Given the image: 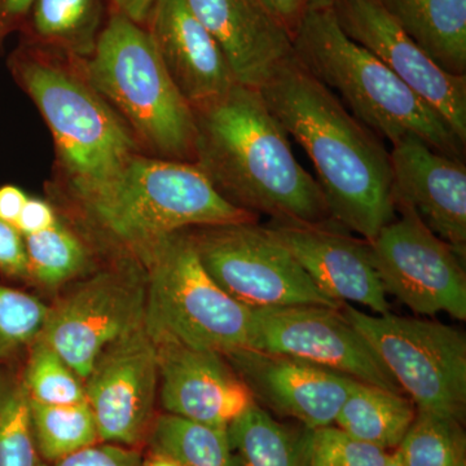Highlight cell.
Instances as JSON below:
<instances>
[{"label":"cell","mask_w":466,"mask_h":466,"mask_svg":"<svg viewBox=\"0 0 466 466\" xmlns=\"http://www.w3.org/2000/svg\"><path fill=\"white\" fill-rule=\"evenodd\" d=\"M403 466H466L462 422L417 410L412 425L395 450Z\"/></svg>","instance_id":"83f0119b"},{"label":"cell","mask_w":466,"mask_h":466,"mask_svg":"<svg viewBox=\"0 0 466 466\" xmlns=\"http://www.w3.org/2000/svg\"><path fill=\"white\" fill-rule=\"evenodd\" d=\"M308 11H323L333 7L337 0H305Z\"/></svg>","instance_id":"ab89813d"},{"label":"cell","mask_w":466,"mask_h":466,"mask_svg":"<svg viewBox=\"0 0 466 466\" xmlns=\"http://www.w3.org/2000/svg\"><path fill=\"white\" fill-rule=\"evenodd\" d=\"M300 466H383L386 451L355 440L337 426L302 431Z\"/></svg>","instance_id":"1f68e13d"},{"label":"cell","mask_w":466,"mask_h":466,"mask_svg":"<svg viewBox=\"0 0 466 466\" xmlns=\"http://www.w3.org/2000/svg\"><path fill=\"white\" fill-rule=\"evenodd\" d=\"M48 305L33 294L0 284V364L14 363L42 334Z\"/></svg>","instance_id":"4dcf8cb0"},{"label":"cell","mask_w":466,"mask_h":466,"mask_svg":"<svg viewBox=\"0 0 466 466\" xmlns=\"http://www.w3.org/2000/svg\"><path fill=\"white\" fill-rule=\"evenodd\" d=\"M238 466H300L302 433L276 421L258 404L227 428Z\"/></svg>","instance_id":"484cf974"},{"label":"cell","mask_w":466,"mask_h":466,"mask_svg":"<svg viewBox=\"0 0 466 466\" xmlns=\"http://www.w3.org/2000/svg\"><path fill=\"white\" fill-rule=\"evenodd\" d=\"M20 370L0 364V466L41 464Z\"/></svg>","instance_id":"f1b7e54d"},{"label":"cell","mask_w":466,"mask_h":466,"mask_svg":"<svg viewBox=\"0 0 466 466\" xmlns=\"http://www.w3.org/2000/svg\"><path fill=\"white\" fill-rule=\"evenodd\" d=\"M29 283L33 287L57 294L91 272L101 260L87 240L66 218L45 231L24 236Z\"/></svg>","instance_id":"603a6c76"},{"label":"cell","mask_w":466,"mask_h":466,"mask_svg":"<svg viewBox=\"0 0 466 466\" xmlns=\"http://www.w3.org/2000/svg\"><path fill=\"white\" fill-rule=\"evenodd\" d=\"M223 357L249 389L256 403L299 420L306 429L333 425L359 383L328 368L256 349H241Z\"/></svg>","instance_id":"9a60e30c"},{"label":"cell","mask_w":466,"mask_h":466,"mask_svg":"<svg viewBox=\"0 0 466 466\" xmlns=\"http://www.w3.org/2000/svg\"><path fill=\"white\" fill-rule=\"evenodd\" d=\"M267 7L271 9L288 32L294 36L302 23L303 17L308 14V5L305 0H263Z\"/></svg>","instance_id":"8d00e7d4"},{"label":"cell","mask_w":466,"mask_h":466,"mask_svg":"<svg viewBox=\"0 0 466 466\" xmlns=\"http://www.w3.org/2000/svg\"><path fill=\"white\" fill-rule=\"evenodd\" d=\"M193 113V164L229 204L274 222L337 225L318 180L294 157L287 131L259 90L236 84Z\"/></svg>","instance_id":"3957f363"},{"label":"cell","mask_w":466,"mask_h":466,"mask_svg":"<svg viewBox=\"0 0 466 466\" xmlns=\"http://www.w3.org/2000/svg\"><path fill=\"white\" fill-rule=\"evenodd\" d=\"M268 228L329 299L341 305L358 303L377 315L390 312L367 240L351 238L337 225L272 222Z\"/></svg>","instance_id":"ac0fdd59"},{"label":"cell","mask_w":466,"mask_h":466,"mask_svg":"<svg viewBox=\"0 0 466 466\" xmlns=\"http://www.w3.org/2000/svg\"><path fill=\"white\" fill-rule=\"evenodd\" d=\"M330 9L350 39L381 60L466 143V76L435 64L379 0H337Z\"/></svg>","instance_id":"5bb4252c"},{"label":"cell","mask_w":466,"mask_h":466,"mask_svg":"<svg viewBox=\"0 0 466 466\" xmlns=\"http://www.w3.org/2000/svg\"><path fill=\"white\" fill-rule=\"evenodd\" d=\"M139 260L147 278L144 324L153 339L222 355L251 349L253 309L211 279L187 229L161 238Z\"/></svg>","instance_id":"52a82bcc"},{"label":"cell","mask_w":466,"mask_h":466,"mask_svg":"<svg viewBox=\"0 0 466 466\" xmlns=\"http://www.w3.org/2000/svg\"><path fill=\"white\" fill-rule=\"evenodd\" d=\"M150 452L179 466H238L227 428L157 415L147 437Z\"/></svg>","instance_id":"d4e9b609"},{"label":"cell","mask_w":466,"mask_h":466,"mask_svg":"<svg viewBox=\"0 0 466 466\" xmlns=\"http://www.w3.org/2000/svg\"><path fill=\"white\" fill-rule=\"evenodd\" d=\"M395 208L412 210L426 228L450 244L462 258L466 251V167L419 137L392 146Z\"/></svg>","instance_id":"e0dca14e"},{"label":"cell","mask_w":466,"mask_h":466,"mask_svg":"<svg viewBox=\"0 0 466 466\" xmlns=\"http://www.w3.org/2000/svg\"><path fill=\"white\" fill-rule=\"evenodd\" d=\"M416 412L415 404L403 392L359 382L342 404L334 424L355 440L388 452L400 446Z\"/></svg>","instance_id":"cb8c5ba5"},{"label":"cell","mask_w":466,"mask_h":466,"mask_svg":"<svg viewBox=\"0 0 466 466\" xmlns=\"http://www.w3.org/2000/svg\"><path fill=\"white\" fill-rule=\"evenodd\" d=\"M153 342L158 358V400L165 412L228 428L256 403L249 389L219 352L170 339Z\"/></svg>","instance_id":"2e32d148"},{"label":"cell","mask_w":466,"mask_h":466,"mask_svg":"<svg viewBox=\"0 0 466 466\" xmlns=\"http://www.w3.org/2000/svg\"><path fill=\"white\" fill-rule=\"evenodd\" d=\"M300 66L351 115L392 146L415 137L441 155L464 159L465 143L443 116L400 81L375 55L342 32L332 9L308 11L293 36Z\"/></svg>","instance_id":"5b68a950"},{"label":"cell","mask_w":466,"mask_h":466,"mask_svg":"<svg viewBox=\"0 0 466 466\" xmlns=\"http://www.w3.org/2000/svg\"><path fill=\"white\" fill-rule=\"evenodd\" d=\"M447 73L466 76V0H379Z\"/></svg>","instance_id":"44dd1931"},{"label":"cell","mask_w":466,"mask_h":466,"mask_svg":"<svg viewBox=\"0 0 466 466\" xmlns=\"http://www.w3.org/2000/svg\"><path fill=\"white\" fill-rule=\"evenodd\" d=\"M108 17L106 0H34L20 42L87 60Z\"/></svg>","instance_id":"7402d4cb"},{"label":"cell","mask_w":466,"mask_h":466,"mask_svg":"<svg viewBox=\"0 0 466 466\" xmlns=\"http://www.w3.org/2000/svg\"><path fill=\"white\" fill-rule=\"evenodd\" d=\"M143 26L192 109L220 99L238 84L219 46L187 0H155Z\"/></svg>","instance_id":"d6986e66"},{"label":"cell","mask_w":466,"mask_h":466,"mask_svg":"<svg viewBox=\"0 0 466 466\" xmlns=\"http://www.w3.org/2000/svg\"><path fill=\"white\" fill-rule=\"evenodd\" d=\"M251 349L300 359L385 390L401 391L341 309L321 306L253 309Z\"/></svg>","instance_id":"7c38bea8"},{"label":"cell","mask_w":466,"mask_h":466,"mask_svg":"<svg viewBox=\"0 0 466 466\" xmlns=\"http://www.w3.org/2000/svg\"><path fill=\"white\" fill-rule=\"evenodd\" d=\"M82 382L100 441L137 449L147 441L157 417L159 373L146 324L106 346Z\"/></svg>","instance_id":"4fadbf2b"},{"label":"cell","mask_w":466,"mask_h":466,"mask_svg":"<svg viewBox=\"0 0 466 466\" xmlns=\"http://www.w3.org/2000/svg\"><path fill=\"white\" fill-rule=\"evenodd\" d=\"M146 300V269L139 260H101L58 291L41 337L84 381L106 346L142 327Z\"/></svg>","instance_id":"9c48e42d"},{"label":"cell","mask_w":466,"mask_h":466,"mask_svg":"<svg viewBox=\"0 0 466 466\" xmlns=\"http://www.w3.org/2000/svg\"><path fill=\"white\" fill-rule=\"evenodd\" d=\"M85 66L92 86L146 155L193 164L195 113L175 87L146 27L108 8Z\"/></svg>","instance_id":"8992f818"},{"label":"cell","mask_w":466,"mask_h":466,"mask_svg":"<svg viewBox=\"0 0 466 466\" xmlns=\"http://www.w3.org/2000/svg\"><path fill=\"white\" fill-rule=\"evenodd\" d=\"M187 232L211 279L248 308L342 309L319 289L268 227L238 222L195 227Z\"/></svg>","instance_id":"30bf717a"},{"label":"cell","mask_w":466,"mask_h":466,"mask_svg":"<svg viewBox=\"0 0 466 466\" xmlns=\"http://www.w3.org/2000/svg\"><path fill=\"white\" fill-rule=\"evenodd\" d=\"M29 196L16 186L0 187V220L15 226Z\"/></svg>","instance_id":"74e56055"},{"label":"cell","mask_w":466,"mask_h":466,"mask_svg":"<svg viewBox=\"0 0 466 466\" xmlns=\"http://www.w3.org/2000/svg\"><path fill=\"white\" fill-rule=\"evenodd\" d=\"M34 0H0V51L11 34L18 32Z\"/></svg>","instance_id":"d590c367"},{"label":"cell","mask_w":466,"mask_h":466,"mask_svg":"<svg viewBox=\"0 0 466 466\" xmlns=\"http://www.w3.org/2000/svg\"><path fill=\"white\" fill-rule=\"evenodd\" d=\"M368 241L386 294L426 317L447 312L466 320V276L461 256L422 225L408 208Z\"/></svg>","instance_id":"8fae6325"},{"label":"cell","mask_w":466,"mask_h":466,"mask_svg":"<svg viewBox=\"0 0 466 466\" xmlns=\"http://www.w3.org/2000/svg\"><path fill=\"white\" fill-rule=\"evenodd\" d=\"M342 314L370 343L420 412L464 421L466 339L450 325L388 312L368 315L348 303Z\"/></svg>","instance_id":"ba28073f"},{"label":"cell","mask_w":466,"mask_h":466,"mask_svg":"<svg viewBox=\"0 0 466 466\" xmlns=\"http://www.w3.org/2000/svg\"><path fill=\"white\" fill-rule=\"evenodd\" d=\"M383 466H403V464H401L400 458L395 453H389Z\"/></svg>","instance_id":"b9f144b4"},{"label":"cell","mask_w":466,"mask_h":466,"mask_svg":"<svg viewBox=\"0 0 466 466\" xmlns=\"http://www.w3.org/2000/svg\"><path fill=\"white\" fill-rule=\"evenodd\" d=\"M85 61L21 42L8 57L9 73L50 128L55 174L47 183L58 188L104 182L144 153L92 86Z\"/></svg>","instance_id":"277c9868"},{"label":"cell","mask_w":466,"mask_h":466,"mask_svg":"<svg viewBox=\"0 0 466 466\" xmlns=\"http://www.w3.org/2000/svg\"><path fill=\"white\" fill-rule=\"evenodd\" d=\"M108 8L119 12L134 23L144 25L155 0H106Z\"/></svg>","instance_id":"f35d334b"},{"label":"cell","mask_w":466,"mask_h":466,"mask_svg":"<svg viewBox=\"0 0 466 466\" xmlns=\"http://www.w3.org/2000/svg\"><path fill=\"white\" fill-rule=\"evenodd\" d=\"M263 101L308 153L334 222L370 241L397 218L390 152L294 55L259 88Z\"/></svg>","instance_id":"7a4b0ae2"},{"label":"cell","mask_w":466,"mask_h":466,"mask_svg":"<svg viewBox=\"0 0 466 466\" xmlns=\"http://www.w3.org/2000/svg\"><path fill=\"white\" fill-rule=\"evenodd\" d=\"M45 189L57 213L103 260H139L171 233L257 218L223 198L192 162L144 153L104 182L75 189L47 183Z\"/></svg>","instance_id":"6da1fadb"},{"label":"cell","mask_w":466,"mask_h":466,"mask_svg":"<svg viewBox=\"0 0 466 466\" xmlns=\"http://www.w3.org/2000/svg\"><path fill=\"white\" fill-rule=\"evenodd\" d=\"M140 466H179L175 464L174 461L168 460L167 458H162V456L158 455H150L148 460H143L142 465Z\"/></svg>","instance_id":"60d3db41"},{"label":"cell","mask_w":466,"mask_h":466,"mask_svg":"<svg viewBox=\"0 0 466 466\" xmlns=\"http://www.w3.org/2000/svg\"><path fill=\"white\" fill-rule=\"evenodd\" d=\"M0 275L5 280L29 283L25 240L16 227L0 220Z\"/></svg>","instance_id":"836d02e7"},{"label":"cell","mask_w":466,"mask_h":466,"mask_svg":"<svg viewBox=\"0 0 466 466\" xmlns=\"http://www.w3.org/2000/svg\"><path fill=\"white\" fill-rule=\"evenodd\" d=\"M57 220V211L47 198H29L15 223L17 231L23 236L34 235L54 226Z\"/></svg>","instance_id":"e575fe53"},{"label":"cell","mask_w":466,"mask_h":466,"mask_svg":"<svg viewBox=\"0 0 466 466\" xmlns=\"http://www.w3.org/2000/svg\"><path fill=\"white\" fill-rule=\"evenodd\" d=\"M142 462L137 449L99 441L58 461H41L39 466H140Z\"/></svg>","instance_id":"d6a6232c"},{"label":"cell","mask_w":466,"mask_h":466,"mask_svg":"<svg viewBox=\"0 0 466 466\" xmlns=\"http://www.w3.org/2000/svg\"><path fill=\"white\" fill-rule=\"evenodd\" d=\"M21 381L32 401L50 406L84 403V382L41 336L26 349Z\"/></svg>","instance_id":"f546056e"},{"label":"cell","mask_w":466,"mask_h":466,"mask_svg":"<svg viewBox=\"0 0 466 466\" xmlns=\"http://www.w3.org/2000/svg\"><path fill=\"white\" fill-rule=\"evenodd\" d=\"M34 441L39 458L55 462L99 443L96 422L87 401L64 406L29 400Z\"/></svg>","instance_id":"4316f807"},{"label":"cell","mask_w":466,"mask_h":466,"mask_svg":"<svg viewBox=\"0 0 466 466\" xmlns=\"http://www.w3.org/2000/svg\"><path fill=\"white\" fill-rule=\"evenodd\" d=\"M238 85L259 90L294 57L293 36L263 0H187Z\"/></svg>","instance_id":"ffe728a7"}]
</instances>
